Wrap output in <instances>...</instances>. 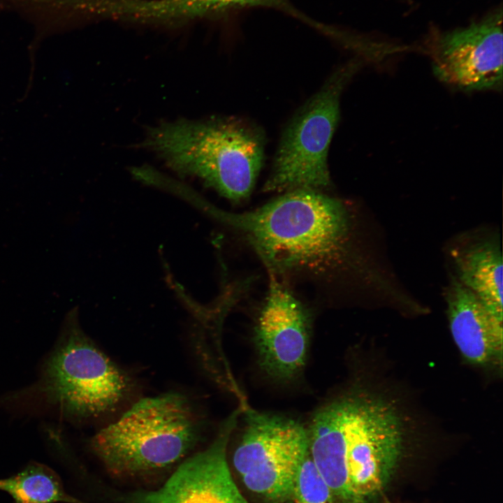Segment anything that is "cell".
Returning a JSON list of instances; mask_svg holds the SVG:
<instances>
[{"label":"cell","instance_id":"cell-1","mask_svg":"<svg viewBox=\"0 0 503 503\" xmlns=\"http://www.w3.org/2000/svg\"><path fill=\"white\" fill-rule=\"evenodd\" d=\"M194 204L238 231L268 269L328 278L348 255L349 213L319 190L296 189L252 211L233 213L198 197Z\"/></svg>","mask_w":503,"mask_h":503},{"label":"cell","instance_id":"cell-2","mask_svg":"<svg viewBox=\"0 0 503 503\" xmlns=\"http://www.w3.org/2000/svg\"><path fill=\"white\" fill-rule=\"evenodd\" d=\"M308 435L310 458L337 503H373L391 481L404 448L394 407L366 395L321 409Z\"/></svg>","mask_w":503,"mask_h":503},{"label":"cell","instance_id":"cell-3","mask_svg":"<svg viewBox=\"0 0 503 503\" xmlns=\"http://www.w3.org/2000/svg\"><path fill=\"white\" fill-rule=\"evenodd\" d=\"M145 145L180 175L198 177L234 202L249 196L264 158L262 134L236 119L163 123Z\"/></svg>","mask_w":503,"mask_h":503},{"label":"cell","instance_id":"cell-4","mask_svg":"<svg viewBox=\"0 0 503 503\" xmlns=\"http://www.w3.org/2000/svg\"><path fill=\"white\" fill-rule=\"evenodd\" d=\"M204 424L184 394L168 392L133 403L92 437L91 447L118 475H136L180 462L201 438Z\"/></svg>","mask_w":503,"mask_h":503},{"label":"cell","instance_id":"cell-5","mask_svg":"<svg viewBox=\"0 0 503 503\" xmlns=\"http://www.w3.org/2000/svg\"><path fill=\"white\" fill-rule=\"evenodd\" d=\"M69 313L57 347L48 359L42 389L66 415L97 418L116 411L132 391L129 376L108 357Z\"/></svg>","mask_w":503,"mask_h":503},{"label":"cell","instance_id":"cell-6","mask_svg":"<svg viewBox=\"0 0 503 503\" xmlns=\"http://www.w3.org/2000/svg\"><path fill=\"white\" fill-rule=\"evenodd\" d=\"M361 66L352 60L338 68L287 125L264 191L321 190L330 184V143L340 119L341 94Z\"/></svg>","mask_w":503,"mask_h":503},{"label":"cell","instance_id":"cell-7","mask_svg":"<svg viewBox=\"0 0 503 503\" xmlns=\"http://www.w3.org/2000/svg\"><path fill=\"white\" fill-rule=\"evenodd\" d=\"M234 452L233 465L245 486L268 503H283L309 454V435L297 421L252 409Z\"/></svg>","mask_w":503,"mask_h":503},{"label":"cell","instance_id":"cell-8","mask_svg":"<svg viewBox=\"0 0 503 503\" xmlns=\"http://www.w3.org/2000/svg\"><path fill=\"white\" fill-rule=\"evenodd\" d=\"M502 22L500 8L465 27L435 34L429 51L437 78L464 91L501 89Z\"/></svg>","mask_w":503,"mask_h":503},{"label":"cell","instance_id":"cell-9","mask_svg":"<svg viewBox=\"0 0 503 503\" xmlns=\"http://www.w3.org/2000/svg\"><path fill=\"white\" fill-rule=\"evenodd\" d=\"M236 420L228 416L212 443L185 459L156 490L132 493L127 503H247L231 476L226 448Z\"/></svg>","mask_w":503,"mask_h":503},{"label":"cell","instance_id":"cell-10","mask_svg":"<svg viewBox=\"0 0 503 503\" xmlns=\"http://www.w3.org/2000/svg\"><path fill=\"white\" fill-rule=\"evenodd\" d=\"M309 319L302 303L269 272L268 291L255 330L263 368L278 379H289L302 368L309 341Z\"/></svg>","mask_w":503,"mask_h":503},{"label":"cell","instance_id":"cell-11","mask_svg":"<svg viewBox=\"0 0 503 503\" xmlns=\"http://www.w3.org/2000/svg\"><path fill=\"white\" fill-rule=\"evenodd\" d=\"M449 326L462 356L475 364L500 359L502 321L453 275L445 291Z\"/></svg>","mask_w":503,"mask_h":503},{"label":"cell","instance_id":"cell-12","mask_svg":"<svg viewBox=\"0 0 503 503\" xmlns=\"http://www.w3.org/2000/svg\"><path fill=\"white\" fill-rule=\"evenodd\" d=\"M458 280L502 321V256L497 239L483 238L451 249Z\"/></svg>","mask_w":503,"mask_h":503},{"label":"cell","instance_id":"cell-13","mask_svg":"<svg viewBox=\"0 0 503 503\" xmlns=\"http://www.w3.org/2000/svg\"><path fill=\"white\" fill-rule=\"evenodd\" d=\"M258 7L300 15L288 0H142L139 10L147 22H175Z\"/></svg>","mask_w":503,"mask_h":503},{"label":"cell","instance_id":"cell-14","mask_svg":"<svg viewBox=\"0 0 503 503\" xmlns=\"http://www.w3.org/2000/svg\"><path fill=\"white\" fill-rule=\"evenodd\" d=\"M0 490L8 493L15 503H85L66 493L54 470L36 462L15 475L0 479Z\"/></svg>","mask_w":503,"mask_h":503},{"label":"cell","instance_id":"cell-15","mask_svg":"<svg viewBox=\"0 0 503 503\" xmlns=\"http://www.w3.org/2000/svg\"><path fill=\"white\" fill-rule=\"evenodd\" d=\"M283 503H337L309 453L300 466L291 490Z\"/></svg>","mask_w":503,"mask_h":503}]
</instances>
